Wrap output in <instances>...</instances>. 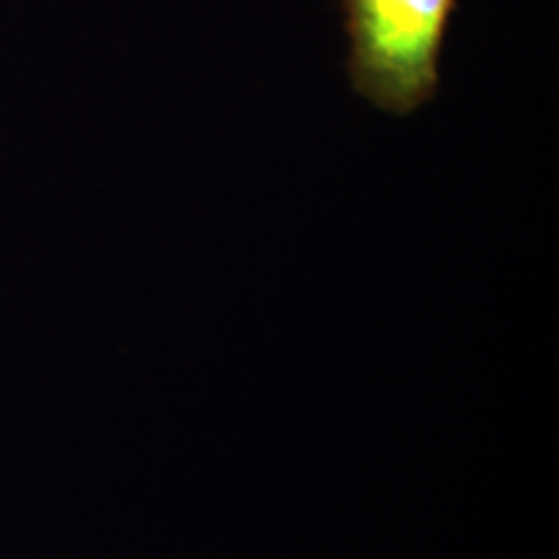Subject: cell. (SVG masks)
Returning <instances> with one entry per match:
<instances>
[{"mask_svg":"<svg viewBox=\"0 0 559 559\" xmlns=\"http://www.w3.org/2000/svg\"><path fill=\"white\" fill-rule=\"evenodd\" d=\"M353 88L376 109L407 117L436 99L440 52L459 0H340Z\"/></svg>","mask_w":559,"mask_h":559,"instance_id":"1","label":"cell"}]
</instances>
